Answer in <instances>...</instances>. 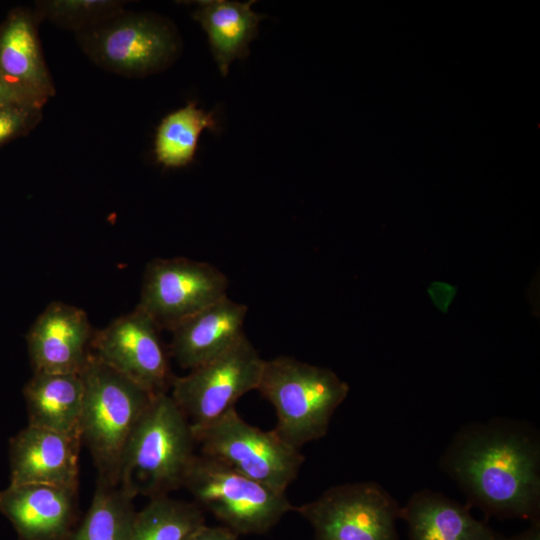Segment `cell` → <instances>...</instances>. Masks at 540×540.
<instances>
[{
    "label": "cell",
    "mask_w": 540,
    "mask_h": 540,
    "mask_svg": "<svg viewBox=\"0 0 540 540\" xmlns=\"http://www.w3.org/2000/svg\"><path fill=\"white\" fill-rule=\"evenodd\" d=\"M92 336L84 310L63 302L50 303L27 338L35 372L79 373L90 353Z\"/></svg>",
    "instance_id": "14"
},
{
    "label": "cell",
    "mask_w": 540,
    "mask_h": 540,
    "mask_svg": "<svg viewBox=\"0 0 540 540\" xmlns=\"http://www.w3.org/2000/svg\"><path fill=\"white\" fill-rule=\"evenodd\" d=\"M160 328L140 306L92 336L91 353L147 390L167 392L174 377Z\"/></svg>",
    "instance_id": "11"
},
{
    "label": "cell",
    "mask_w": 540,
    "mask_h": 540,
    "mask_svg": "<svg viewBox=\"0 0 540 540\" xmlns=\"http://www.w3.org/2000/svg\"><path fill=\"white\" fill-rule=\"evenodd\" d=\"M187 540H238V535L226 526H207L194 531Z\"/></svg>",
    "instance_id": "26"
},
{
    "label": "cell",
    "mask_w": 540,
    "mask_h": 540,
    "mask_svg": "<svg viewBox=\"0 0 540 540\" xmlns=\"http://www.w3.org/2000/svg\"><path fill=\"white\" fill-rule=\"evenodd\" d=\"M41 117V108L0 105V143L33 127Z\"/></svg>",
    "instance_id": "24"
},
{
    "label": "cell",
    "mask_w": 540,
    "mask_h": 540,
    "mask_svg": "<svg viewBox=\"0 0 540 540\" xmlns=\"http://www.w3.org/2000/svg\"><path fill=\"white\" fill-rule=\"evenodd\" d=\"M204 524V510L196 502L157 496L136 511L131 540H187Z\"/></svg>",
    "instance_id": "22"
},
{
    "label": "cell",
    "mask_w": 540,
    "mask_h": 540,
    "mask_svg": "<svg viewBox=\"0 0 540 540\" xmlns=\"http://www.w3.org/2000/svg\"><path fill=\"white\" fill-rule=\"evenodd\" d=\"M274 407L277 434L299 449L324 437L331 418L349 393L332 370L290 356L265 360L256 389Z\"/></svg>",
    "instance_id": "4"
},
{
    "label": "cell",
    "mask_w": 540,
    "mask_h": 540,
    "mask_svg": "<svg viewBox=\"0 0 540 540\" xmlns=\"http://www.w3.org/2000/svg\"><path fill=\"white\" fill-rule=\"evenodd\" d=\"M205 129L217 132L215 113L199 108L196 101H189L184 107L167 114L156 129V161L164 168L188 166L194 161L199 137Z\"/></svg>",
    "instance_id": "20"
},
{
    "label": "cell",
    "mask_w": 540,
    "mask_h": 540,
    "mask_svg": "<svg viewBox=\"0 0 540 540\" xmlns=\"http://www.w3.org/2000/svg\"><path fill=\"white\" fill-rule=\"evenodd\" d=\"M264 361L245 336L222 355L185 376L174 377L170 395L193 428L204 426L257 389Z\"/></svg>",
    "instance_id": "9"
},
{
    "label": "cell",
    "mask_w": 540,
    "mask_h": 540,
    "mask_svg": "<svg viewBox=\"0 0 540 540\" xmlns=\"http://www.w3.org/2000/svg\"><path fill=\"white\" fill-rule=\"evenodd\" d=\"M182 487L203 510L210 511L237 535L264 534L294 509L286 492L254 481L203 454L193 458Z\"/></svg>",
    "instance_id": "5"
},
{
    "label": "cell",
    "mask_w": 540,
    "mask_h": 540,
    "mask_svg": "<svg viewBox=\"0 0 540 540\" xmlns=\"http://www.w3.org/2000/svg\"><path fill=\"white\" fill-rule=\"evenodd\" d=\"M83 387L82 443L97 470V480L118 485L121 458L139 418L155 393L89 353L79 372Z\"/></svg>",
    "instance_id": "3"
},
{
    "label": "cell",
    "mask_w": 540,
    "mask_h": 540,
    "mask_svg": "<svg viewBox=\"0 0 540 540\" xmlns=\"http://www.w3.org/2000/svg\"><path fill=\"white\" fill-rule=\"evenodd\" d=\"M0 512L19 540H70L78 524V488L9 484L0 490Z\"/></svg>",
    "instance_id": "12"
},
{
    "label": "cell",
    "mask_w": 540,
    "mask_h": 540,
    "mask_svg": "<svg viewBox=\"0 0 540 540\" xmlns=\"http://www.w3.org/2000/svg\"><path fill=\"white\" fill-rule=\"evenodd\" d=\"M81 436L27 425L10 439V485L78 488Z\"/></svg>",
    "instance_id": "13"
},
{
    "label": "cell",
    "mask_w": 540,
    "mask_h": 540,
    "mask_svg": "<svg viewBox=\"0 0 540 540\" xmlns=\"http://www.w3.org/2000/svg\"><path fill=\"white\" fill-rule=\"evenodd\" d=\"M83 396L79 373L34 372L24 388L28 424L81 436Z\"/></svg>",
    "instance_id": "19"
},
{
    "label": "cell",
    "mask_w": 540,
    "mask_h": 540,
    "mask_svg": "<svg viewBox=\"0 0 540 540\" xmlns=\"http://www.w3.org/2000/svg\"><path fill=\"white\" fill-rule=\"evenodd\" d=\"M248 307L228 296L177 324L170 353L185 369H194L222 355L245 336Z\"/></svg>",
    "instance_id": "15"
},
{
    "label": "cell",
    "mask_w": 540,
    "mask_h": 540,
    "mask_svg": "<svg viewBox=\"0 0 540 540\" xmlns=\"http://www.w3.org/2000/svg\"><path fill=\"white\" fill-rule=\"evenodd\" d=\"M504 540H540V519L531 521L526 530Z\"/></svg>",
    "instance_id": "27"
},
{
    "label": "cell",
    "mask_w": 540,
    "mask_h": 540,
    "mask_svg": "<svg viewBox=\"0 0 540 540\" xmlns=\"http://www.w3.org/2000/svg\"><path fill=\"white\" fill-rule=\"evenodd\" d=\"M439 466L486 516L540 519V440L526 422L493 418L463 425Z\"/></svg>",
    "instance_id": "1"
},
{
    "label": "cell",
    "mask_w": 540,
    "mask_h": 540,
    "mask_svg": "<svg viewBox=\"0 0 540 540\" xmlns=\"http://www.w3.org/2000/svg\"><path fill=\"white\" fill-rule=\"evenodd\" d=\"M255 1L227 0L198 1L192 12L208 35L210 47L223 76H227L235 59H245L249 44L258 33V25L265 17L251 7Z\"/></svg>",
    "instance_id": "18"
},
{
    "label": "cell",
    "mask_w": 540,
    "mask_h": 540,
    "mask_svg": "<svg viewBox=\"0 0 540 540\" xmlns=\"http://www.w3.org/2000/svg\"><path fill=\"white\" fill-rule=\"evenodd\" d=\"M124 5L117 0H47L39 4V13L58 27L77 33L120 13Z\"/></svg>",
    "instance_id": "23"
},
{
    "label": "cell",
    "mask_w": 540,
    "mask_h": 540,
    "mask_svg": "<svg viewBox=\"0 0 540 540\" xmlns=\"http://www.w3.org/2000/svg\"><path fill=\"white\" fill-rule=\"evenodd\" d=\"M400 508L381 485L367 481L332 486L293 511L311 524L314 540H399Z\"/></svg>",
    "instance_id": "8"
},
{
    "label": "cell",
    "mask_w": 540,
    "mask_h": 540,
    "mask_svg": "<svg viewBox=\"0 0 540 540\" xmlns=\"http://www.w3.org/2000/svg\"><path fill=\"white\" fill-rule=\"evenodd\" d=\"M195 444L192 425L171 395L155 394L126 443L118 485L134 498L168 495L183 486Z\"/></svg>",
    "instance_id": "2"
},
{
    "label": "cell",
    "mask_w": 540,
    "mask_h": 540,
    "mask_svg": "<svg viewBox=\"0 0 540 540\" xmlns=\"http://www.w3.org/2000/svg\"><path fill=\"white\" fill-rule=\"evenodd\" d=\"M77 39L95 64L128 77L165 68L178 49L176 36L163 20L124 10L77 32Z\"/></svg>",
    "instance_id": "7"
},
{
    "label": "cell",
    "mask_w": 540,
    "mask_h": 540,
    "mask_svg": "<svg viewBox=\"0 0 540 540\" xmlns=\"http://www.w3.org/2000/svg\"><path fill=\"white\" fill-rule=\"evenodd\" d=\"M468 505L440 492L422 489L400 508L409 540H504L505 537L477 520Z\"/></svg>",
    "instance_id": "16"
},
{
    "label": "cell",
    "mask_w": 540,
    "mask_h": 540,
    "mask_svg": "<svg viewBox=\"0 0 540 540\" xmlns=\"http://www.w3.org/2000/svg\"><path fill=\"white\" fill-rule=\"evenodd\" d=\"M0 105H23L43 108L44 104L11 83L0 72Z\"/></svg>",
    "instance_id": "25"
},
{
    "label": "cell",
    "mask_w": 540,
    "mask_h": 540,
    "mask_svg": "<svg viewBox=\"0 0 540 540\" xmlns=\"http://www.w3.org/2000/svg\"><path fill=\"white\" fill-rule=\"evenodd\" d=\"M0 72L44 105L55 94L34 21L27 14H14L1 31Z\"/></svg>",
    "instance_id": "17"
},
{
    "label": "cell",
    "mask_w": 540,
    "mask_h": 540,
    "mask_svg": "<svg viewBox=\"0 0 540 540\" xmlns=\"http://www.w3.org/2000/svg\"><path fill=\"white\" fill-rule=\"evenodd\" d=\"M133 499L119 485L97 480L90 507L70 540H131Z\"/></svg>",
    "instance_id": "21"
},
{
    "label": "cell",
    "mask_w": 540,
    "mask_h": 540,
    "mask_svg": "<svg viewBox=\"0 0 540 540\" xmlns=\"http://www.w3.org/2000/svg\"><path fill=\"white\" fill-rule=\"evenodd\" d=\"M193 432L201 454L280 492H286L304 462L299 449L275 430L248 424L235 408Z\"/></svg>",
    "instance_id": "6"
},
{
    "label": "cell",
    "mask_w": 540,
    "mask_h": 540,
    "mask_svg": "<svg viewBox=\"0 0 540 540\" xmlns=\"http://www.w3.org/2000/svg\"><path fill=\"white\" fill-rule=\"evenodd\" d=\"M229 280L216 266L184 257L156 258L145 268L138 306L160 329L177 324L227 296Z\"/></svg>",
    "instance_id": "10"
}]
</instances>
